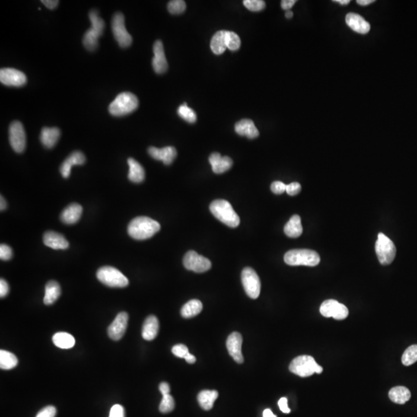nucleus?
Here are the masks:
<instances>
[{"label": "nucleus", "mask_w": 417, "mask_h": 417, "mask_svg": "<svg viewBox=\"0 0 417 417\" xmlns=\"http://www.w3.org/2000/svg\"><path fill=\"white\" fill-rule=\"evenodd\" d=\"M161 226L155 220L147 217H138L130 222L128 233L130 237L138 240H147L158 233Z\"/></svg>", "instance_id": "nucleus-1"}, {"label": "nucleus", "mask_w": 417, "mask_h": 417, "mask_svg": "<svg viewBox=\"0 0 417 417\" xmlns=\"http://www.w3.org/2000/svg\"><path fill=\"white\" fill-rule=\"evenodd\" d=\"M213 215L228 227L236 228L240 225V220L237 213L228 201L217 199L210 205Z\"/></svg>", "instance_id": "nucleus-2"}, {"label": "nucleus", "mask_w": 417, "mask_h": 417, "mask_svg": "<svg viewBox=\"0 0 417 417\" xmlns=\"http://www.w3.org/2000/svg\"><path fill=\"white\" fill-rule=\"evenodd\" d=\"M91 27L86 32L83 38V44L89 51H94L98 46V38L103 33L105 22L99 17L98 12L93 10L89 13Z\"/></svg>", "instance_id": "nucleus-3"}, {"label": "nucleus", "mask_w": 417, "mask_h": 417, "mask_svg": "<svg viewBox=\"0 0 417 417\" xmlns=\"http://www.w3.org/2000/svg\"><path fill=\"white\" fill-rule=\"evenodd\" d=\"M320 256L314 250L295 249L289 250L284 255V262L290 266H317L320 263Z\"/></svg>", "instance_id": "nucleus-4"}, {"label": "nucleus", "mask_w": 417, "mask_h": 417, "mask_svg": "<svg viewBox=\"0 0 417 417\" xmlns=\"http://www.w3.org/2000/svg\"><path fill=\"white\" fill-rule=\"evenodd\" d=\"M138 105V97L135 94L123 92L117 96L116 98L110 103L109 110L113 116H124L136 110Z\"/></svg>", "instance_id": "nucleus-5"}, {"label": "nucleus", "mask_w": 417, "mask_h": 417, "mask_svg": "<svg viewBox=\"0 0 417 417\" xmlns=\"http://www.w3.org/2000/svg\"><path fill=\"white\" fill-rule=\"evenodd\" d=\"M289 370L291 373L301 377H308L314 373L320 374L323 372L322 367L310 355H301L293 359Z\"/></svg>", "instance_id": "nucleus-6"}, {"label": "nucleus", "mask_w": 417, "mask_h": 417, "mask_svg": "<svg viewBox=\"0 0 417 417\" xmlns=\"http://www.w3.org/2000/svg\"><path fill=\"white\" fill-rule=\"evenodd\" d=\"M97 278L102 284L111 288H125L128 285V279L119 270L113 267H102L97 271Z\"/></svg>", "instance_id": "nucleus-7"}, {"label": "nucleus", "mask_w": 417, "mask_h": 417, "mask_svg": "<svg viewBox=\"0 0 417 417\" xmlns=\"http://www.w3.org/2000/svg\"><path fill=\"white\" fill-rule=\"evenodd\" d=\"M376 253L382 265H389L394 260L396 248L394 243L383 233H379L376 243Z\"/></svg>", "instance_id": "nucleus-8"}, {"label": "nucleus", "mask_w": 417, "mask_h": 417, "mask_svg": "<svg viewBox=\"0 0 417 417\" xmlns=\"http://www.w3.org/2000/svg\"><path fill=\"white\" fill-rule=\"evenodd\" d=\"M112 28L115 40L121 47L127 48L131 46L132 37L127 31L125 25V17L122 13H116L114 15Z\"/></svg>", "instance_id": "nucleus-9"}, {"label": "nucleus", "mask_w": 417, "mask_h": 417, "mask_svg": "<svg viewBox=\"0 0 417 417\" xmlns=\"http://www.w3.org/2000/svg\"><path fill=\"white\" fill-rule=\"evenodd\" d=\"M242 284L246 294L252 299L259 297L262 284L256 271L251 268H245L241 274Z\"/></svg>", "instance_id": "nucleus-10"}, {"label": "nucleus", "mask_w": 417, "mask_h": 417, "mask_svg": "<svg viewBox=\"0 0 417 417\" xmlns=\"http://www.w3.org/2000/svg\"><path fill=\"white\" fill-rule=\"evenodd\" d=\"M9 138L12 148L16 152L22 153L27 145V136L21 122H12L9 128Z\"/></svg>", "instance_id": "nucleus-11"}, {"label": "nucleus", "mask_w": 417, "mask_h": 417, "mask_svg": "<svg viewBox=\"0 0 417 417\" xmlns=\"http://www.w3.org/2000/svg\"><path fill=\"white\" fill-rule=\"evenodd\" d=\"M183 265L186 269L195 273H204L212 267L211 260L193 250L188 251L183 257Z\"/></svg>", "instance_id": "nucleus-12"}, {"label": "nucleus", "mask_w": 417, "mask_h": 417, "mask_svg": "<svg viewBox=\"0 0 417 417\" xmlns=\"http://www.w3.org/2000/svg\"><path fill=\"white\" fill-rule=\"evenodd\" d=\"M320 312L324 317L333 318L336 320H343L348 316V309L346 306L335 300L324 301L321 305Z\"/></svg>", "instance_id": "nucleus-13"}, {"label": "nucleus", "mask_w": 417, "mask_h": 417, "mask_svg": "<svg viewBox=\"0 0 417 417\" xmlns=\"http://www.w3.org/2000/svg\"><path fill=\"white\" fill-rule=\"evenodd\" d=\"M0 81L4 85L22 87L27 84V77L22 71L14 68H4L0 71Z\"/></svg>", "instance_id": "nucleus-14"}, {"label": "nucleus", "mask_w": 417, "mask_h": 417, "mask_svg": "<svg viewBox=\"0 0 417 417\" xmlns=\"http://www.w3.org/2000/svg\"><path fill=\"white\" fill-rule=\"evenodd\" d=\"M128 315L126 312H121L115 318L109 329L108 334L112 340L119 341L125 335L128 326Z\"/></svg>", "instance_id": "nucleus-15"}, {"label": "nucleus", "mask_w": 417, "mask_h": 417, "mask_svg": "<svg viewBox=\"0 0 417 417\" xmlns=\"http://www.w3.org/2000/svg\"><path fill=\"white\" fill-rule=\"evenodd\" d=\"M242 343L243 338L238 332H233L229 335L227 341V348L230 356L236 362L241 364L243 362V356L242 354Z\"/></svg>", "instance_id": "nucleus-16"}, {"label": "nucleus", "mask_w": 417, "mask_h": 417, "mask_svg": "<svg viewBox=\"0 0 417 417\" xmlns=\"http://www.w3.org/2000/svg\"><path fill=\"white\" fill-rule=\"evenodd\" d=\"M154 58L152 59V67L156 74H161L168 70V63L165 55L164 46L161 40H157L153 46Z\"/></svg>", "instance_id": "nucleus-17"}, {"label": "nucleus", "mask_w": 417, "mask_h": 417, "mask_svg": "<svg viewBox=\"0 0 417 417\" xmlns=\"http://www.w3.org/2000/svg\"><path fill=\"white\" fill-rule=\"evenodd\" d=\"M148 154L156 160L163 161L165 165H171L177 156V151L173 146L165 147L163 148L150 147L148 149Z\"/></svg>", "instance_id": "nucleus-18"}, {"label": "nucleus", "mask_w": 417, "mask_h": 417, "mask_svg": "<svg viewBox=\"0 0 417 417\" xmlns=\"http://www.w3.org/2000/svg\"><path fill=\"white\" fill-rule=\"evenodd\" d=\"M86 158L85 155L83 154L81 151H75L71 153L66 160H64V163L61 165L60 168V172L63 177H69L71 174V168L74 166H81L85 163Z\"/></svg>", "instance_id": "nucleus-19"}, {"label": "nucleus", "mask_w": 417, "mask_h": 417, "mask_svg": "<svg viewBox=\"0 0 417 417\" xmlns=\"http://www.w3.org/2000/svg\"><path fill=\"white\" fill-rule=\"evenodd\" d=\"M209 161L212 166L213 171L216 174H222L228 171L233 166V160L228 156L223 157L220 153L214 152L211 154Z\"/></svg>", "instance_id": "nucleus-20"}, {"label": "nucleus", "mask_w": 417, "mask_h": 417, "mask_svg": "<svg viewBox=\"0 0 417 417\" xmlns=\"http://www.w3.org/2000/svg\"><path fill=\"white\" fill-rule=\"evenodd\" d=\"M43 243L55 250H66L69 246V243L62 234L54 231H47L44 233Z\"/></svg>", "instance_id": "nucleus-21"}, {"label": "nucleus", "mask_w": 417, "mask_h": 417, "mask_svg": "<svg viewBox=\"0 0 417 417\" xmlns=\"http://www.w3.org/2000/svg\"><path fill=\"white\" fill-rule=\"evenodd\" d=\"M345 21L348 27L356 33L367 34L370 32V23L358 14H354V13L347 14Z\"/></svg>", "instance_id": "nucleus-22"}, {"label": "nucleus", "mask_w": 417, "mask_h": 417, "mask_svg": "<svg viewBox=\"0 0 417 417\" xmlns=\"http://www.w3.org/2000/svg\"><path fill=\"white\" fill-rule=\"evenodd\" d=\"M82 206L79 204L72 203L64 209L61 215V220L64 224H74L80 220L82 214Z\"/></svg>", "instance_id": "nucleus-23"}, {"label": "nucleus", "mask_w": 417, "mask_h": 417, "mask_svg": "<svg viewBox=\"0 0 417 417\" xmlns=\"http://www.w3.org/2000/svg\"><path fill=\"white\" fill-rule=\"evenodd\" d=\"M235 131L238 135L246 136L250 139L257 138L259 131L255 126L253 121L250 119H243L235 125Z\"/></svg>", "instance_id": "nucleus-24"}, {"label": "nucleus", "mask_w": 417, "mask_h": 417, "mask_svg": "<svg viewBox=\"0 0 417 417\" xmlns=\"http://www.w3.org/2000/svg\"><path fill=\"white\" fill-rule=\"evenodd\" d=\"M160 330V322L154 316H150L145 319L142 328V338L151 341L156 338Z\"/></svg>", "instance_id": "nucleus-25"}, {"label": "nucleus", "mask_w": 417, "mask_h": 417, "mask_svg": "<svg viewBox=\"0 0 417 417\" xmlns=\"http://www.w3.org/2000/svg\"><path fill=\"white\" fill-rule=\"evenodd\" d=\"M61 136V131L58 128H43L40 133V141L47 148L55 146Z\"/></svg>", "instance_id": "nucleus-26"}, {"label": "nucleus", "mask_w": 417, "mask_h": 417, "mask_svg": "<svg viewBox=\"0 0 417 417\" xmlns=\"http://www.w3.org/2000/svg\"><path fill=\"white\" fill-rule=\"evenodd\" d=\"M227 30H220L213 36L211 48L215 55H220L225 52L227 48Z\"/></svg>", "instance_id": "nucleus-27"}, {"label": "nucleus", "mask_w": 417, "mask_h": 417, "mask_svg": "<svg viewBox=\"0 0 417 417\" xmlns=\"http://www.w3.org/2000/svg\"><path fill=\"white\" fill-rule=\"evenodd\" d=\"M128 163L129 166V173H128L129 180L135 183H140L143 182L145 177L144 168L136 160L132 158L128 159Z\"/></svg>", "instance_id": "nucleus-28"}, {"label": "nucleus", "mask_w": 417, "mask_h": 417, "mask_svg": "<svg viewBox=\"0 0 417 417\" xmlns=\"http://www.w3.org/2000/svg\"><path fill=\"white\" fill-rule=\"evenodd\" d=\"M284 233L291 238H297L302 234L303 228L301 225V217L294 215L284 227Z\"/></svg>", "instance_id": "nucleus-29"}, {"label": "nucleus", "mask_w": 417, "mask_h": 417, "mask_svg": "<svg viewBox=\"0 0 417 417\" xmlns=\"http://www.w3.org/2000/svg\"><path fill=\"white\" fill-rule=\"evenodd\" d=\"M61 286L57 281H50L45 287V295L43 302L46 305H50L59 298L61 296Z\"/></svg>", "instance_id": "nucleus-30"}, {"label": "nucleus", "mask_w": 417, "mask_h": 417, "mask_svg": "<svg viewBox=\"0 0 417 417\" xmlns=\"http://www.w3.org/2000/svg\"><path fill=\"white\" fill-rule=\"evenodd\" d=\"M219 393L216 390H202L198 394V402L199 406L204 410H211L214 406V402L218 398Z\"/></svg>", "instance_id": "nucleus-31"}, {"label": "nucleus", "mask_w": 417, "mask_h": 417, "mask_svg": "<svg viewBox=\"0 0 417 417\" xmlns=\"http://www.w3.org/2000/svg\"><path fill=\"white\" fill-rule=\"evenodd\" d=\"M389 397L395 403H406L410 399V391L404 386H396L389 391Z\"/></svg>", "instance_id": "nucleus-32"}, {"label": "nucleus", "mask_w": 417, "mask_h": 417, "mask_svg": "<svg viewBox=\"0 0 417 417\" xmlns=\"http://www.w3.org/2000/svg\"><path fill=\"white\" fill-rule=\"evenodd\" d=\"M202 310V302L199 300L193 299L183 305L181 309V316L184 319H191L198 316Z\"/></svg>", "instance_id": "nucleus-33"}, {"label": "nucleus", "mask_w": 417, "mask_h": 417, "mask_svg": "<svg viewBox=\"0 0 417 417\" xmlns=\"http://www.w3.org/2000/svg\"><path fill=\"white\" fill-rule=\"evenodd\" d=\"M53 342L58 348L68 349L74 346L75 339L68 332H58L53 336Z\"/></svg>", "instance_id": "nucleus-34"}, {"label": "nucleus", "mask_w": 417, "mask_h": 417, "mask_svg": "<svg viewBox=\"0 0 417 417\" xmlns=\"http://www.w3.org/2000/svg\"><path fill=\"white\" fill-rule=\"evenodd\" d=\"M18 364V359L14 354L6 350L0 351V368L10 370L15 368Z\"/></svg>", "instance_id": "nucleus-35"}, {"label": "nucleus", "mask_w": 417, "mask_h": 417, "mask_svg": "<svg viewBox=\"0 0 417 417\" xmlns=\"http://www.w3.org/2000/svg\"><path fill=\"white\" fill-rule=\"evenodd\" d=\"M177 112L178 115H179L182 119H184L185 121L189 122V123H194V122H196V119H197L196 114H195V112H194L192 109L188 107L187 103H184L183 105H182V106H179Z\"/></svg>", "instance_id": "nucleus-36"}, {"label": "nucleus", "mask_w": 417, "mask_h": 417, "mask_svg": "<svg viewBox=\"0 0 417 417\" xmlns=\"http://www.w3.org/2000/svg\"><path fill=\"white\" fill-rule=\"evenodd\" d=\"M417 361V345H412L406 348L402 356L404 366L409 367Z\"/></svg>", "instance_id": "nucleus-37"}, {"label": "nucleus", "mask_w": 417, "mask_h": 417, "mask_svg": "<svg viewBox=\"0 0 417 417\" xmlns=\"http://www.w3.org/2000/svg\"><path fill=\"white\" fill-rule=\"evenodd\" d=\"M175 408V401L173 396L169 394L163 395V399L160 405V411L163 413L172 412Z\"/></svg>", "instance_id": "nucleus-38"}, {"label": "nucleus", "mask_w": 417, "mask_h": 417, "mask_svg": "<svg viewBox=\"0 0 417 417\" xmlns=\"http://www.w3.org/2000/svg\"><path fill=\"white\" fill-rule=\"evenodd\" d=\"M186 9V3L182 0H173V1H170L168 4V10L170 14L173 15H179V14L184 13Z\"/></svg>", "instance_id": "nucleus-39"}, {"label": "nucleus", "mask_w": 417, "mask_h": 417, "mask_svg": "<svg viewBox=\"0 0 417 417\" xmlns=\"http://www.w3.org/2000/svg\"><path fill=\"white\" fill-rule=\"evenodd\" d=\"M227 48L231 51H237L240 47V38L234 32L227 31Z\"/></svg>", "instance_id": "nucleus-40"}, {"label": "nucleus", "mask_w": 417, "mask_h": 417, "mask_svg": "<svg viewBox=\"0 0 417 417\" xmlns=\"http://www.w3.org/2000/svg\"><path fill=\"white\" fill-rule=\"evenodd\" d=\"M243 5L250 11L259 12L265 8L266 4L262 0H244Z\"/></svg>", "instance_id": "nucleus-41"}, {"label": "nucleus", "mask_w": 417, "mask_h": 417, "mask_svg": "<svg viewBox=\"0 0 417 417\" xmlns=\"http://www.w3.org/2000/svg\"><path fill=\"white\" fill-rule=\"evenodd\" d=\"M172 352L176 357L184 358L185 356L189 353V349L186 345L179 344V345H176L173 346V348H172Z\"/></svg>", "instance_id": "nucleus-42"}, {"label": "nucleus", "mask_w": 417, "mask_h": 417, "mask_svg": "<svg viewBox=\"0 0 417 417\" xmlns=\"http://www.w3.org/2000/svg\"><path fill=\"white\" fill-rule=\"evenodd\" d=\"M13 256V250L11 247L7 244H1L0 246V258L4 260H9Z\"/></svg>", "instance_id": "nucleus-43"}, {"label": "nucleus", "mask_w": 417, "mask_h": 417, "mask_svg": "<svg viewBox=\"0 0 417 417\" xmlns=\"http://www.w3.org/2000/svg\"><path fill=\"white\" fill-rule=\"evenodd\" d=\"M57 409L55 406H48L38 412L36 417H55Z\"/></svg>", "instance_id": "nucleus-44"}, {"label": "nucleus", "mask_w": 417, "mask_h": 417, "mask_svg": "<svg viewBox=\"0 0 417 417\" xmlns=\"http://www.w3.org/2000/svg\"><path fill=\"white\" fill-rule=\"evenodd\" d=\"M286 186H287V185L284 184V182L275 181L271 184V189L274 193L277 194V195H281V194L285 192Z\"/></svg>", "instance_id": "nucleus-45"}, {"label": "nucleus", "mask_w": 417, "mask_h": 417, "mask_svg": "<svg viewBox=\"0 0 417 417\" xmlns=\"http://www.w3.org/2000/svg\"><path fill=\"white\" fill-rule=\"evenodd\" d=\"M301 190V186L298 182H291L286 186V192L290 195H297Z\"/></svg>", "instance_id": "nucleus-46"}, {"label": "nucleus", "mask_w": 417, "mask_h": 417, "mask_svg": "<svg viewBox=\"0 0 417 417\" xmlns=\"http://www.w3.org/2000/svg\"><path fill=\"white\" fill-rule=\"evenodd\" d=\"M109 417H125V409L123 406L119 404H116L112 406Z\"/></svg>", "instance_id": "nucleus-47"}, {"label": "nucleus", "mask_w": 417, "mask_h": 417, "mask_svg": "<svg viewBox=\"0 0 417 417\" xmlns=\"http://www.w3.org/2000/svg\"><path fill=\"white\" fill-rule=\"evenodd\" d=\"M9 291H10V287H9L8 283L4 279L0 280V297H6L9 294Z\"/></svg>", "instance_id": "nucleus-48"}, {"label": "nucleus", "mask_w": 417, "mask_h": 417, "mask_svg": "<svg viewBox=\"0 0 417 417\" xmlns=\"http://www.w3.org/2000/svg\"><path fill=\"white\" fill-rule=\"evenodd\" d=\"M278 406H279L280 409L284 413H289L291 412V409L288 406L287 398L283 397L280 399V400L278 401Z\"/></svg>", "instance_id": "nucleus-49"}, {"label": "nucleus", "mask_w": 417, "mask_h": 417, "mask_svg": "<svg viewBox=\"0 0 417 417\" xmlns=\"http://www.w3.org/2000/svg\"><path fill=\"white\" fill-rule=\"evenodd\" d=\"M41 3L49 10H54L59 4V1L58 0H42Z\"/></svg>", "instance_id": "nucleus-50"}, {"label": "nucleus", "mask_w": 417, "mask_h": 417, "mask_svg": "<svg viewBox=\"0 0 417 417\" xmlns=\"http://www.w3.org/2000/svg\"><path fill=\"white\" fill-rule=\"evenodd\" d=\"M295 4V0H283L282 2H281V7H282L283 10L288 11V10H291V9L294 7Z\"/></svg>", "instance_id": "nucleus-51"}, {"label": "nucleus", "mask_w": 417, "mask_h": 417, "mask_svg": "<svg viewBox=\"0 0 417 417\" xmlns=\"http://www.w3.org/2000/svg\"><path fill=\"white\" fill-rule=\"evenodd\" d=\"M160 391L162 394H169L170 393V386L167 383H162L160 385Z\"/></svg>", "instance_id": "nucleus-52"}, {"label": "nucleus", "mask_w": 417, "mask_h": 417, "mask_svg": "<svg viewBox=\"0 0 417 417\" xmlns=\"http://www.w3.org/2000/svg\"><path fill=\"white\" fill-rule=\"evenodd\" d=\"M184 358L188 363H189V364H193V363H195V361H196V358H195V357L193 355H192V354L189 353V352L186 355V356H185Z\"/></svg>", "instance_id": "nucleus-53"}, {"label": "nucleus", "mask_w": 417, "mask_h": 417, "mask_svg": "<svg viewBox=\"0 0 417 417\" xmlns=\"http://www.w3.org/2000/svg\"><path fill=\"white\" fill-rule=\"evenodd\" d=\"M374 2V0H358L357 4L361 6H368Z\"/></svg>", "instance_id": "nucleus-54"}, {"label": "nucleus", "mask_w": 417, "mask_h": 417, "mask_svg": "<svg viewBox=\"0 0 417 417\" xmlns=\"http://www.w3.org/2000/svg\"><path fill=\"white\" fill-rule=\"evenodd\" d=\"M264 417H277L270 409H266L263 412Z\"/></svg>", "instance_id": "nucleus-55"}, {"label": "nucleus", "mask_w": 417, "mask_h": 417, "mask_svg": "<svg viewBox=\"0 0 417 417\" xmlns=\"http://www.w3.org/2000/svg\"><path fill=\"white\" fill-rule=\"evenodd\" d=\"M7 201L5 200L4 199V196L1 195V202H0V208H1V211H4L7 208Z\"/></svg>", "instance_id": "nucleus-56"}, {"label": "nucleus", "mask_w": 417, "mask_h": 417, "mask_svg": "<svg viewBox=\"0 0 417 417\" xmlns=\"http://www.w3.org/2000/svg\"><path fill=\"white\" fill-rule=\"evenodd\" d=\"M335 2L341 4V5H348L350 3V0H335Z\"/></svg>", "instance_id": "nucleus-57"}, {"label": "nucleus", "mask_w": 417, "mask_h": 417, "mask_svg": "<svg viewBox=\"0 0 417 417\" xmlns=\"http://www.w3.org/2000/svg\"><path fill=\"white\" fill-rule=\"evenodd\" d=\"M286 18L291 19L293 17V12L291 11V10H288V11H286Z\"/></svg>", "instance_id": "nucleus-58"}]
</instances>
